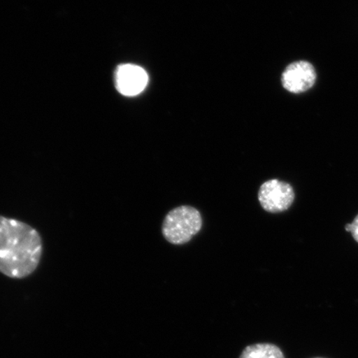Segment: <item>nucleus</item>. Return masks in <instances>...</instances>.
<instances>
[{"label": "nucleus", "instance_id": "obj_1", "mask_svg": "<svg viewBox=\"0 0 358 358\" xmlns=\"http://www.w3.org/2000/svg\"><path fill=\"white\" fill-rule=\"evenodd\" d=\"M43 246L41 236L24 222L0 215V273L24 279L37 270Z\"/></svg>", "mask_w": 358, "mask_h": 358}, {"label": "nucleus", "instance_id": "obj_2", "mask_svg": "<svg viewBox=\"0 0 358 358\" xmlns=\"http://www.w3.org/2000/svg\"><path fill=\"white\" fill-rule=\"evenodd\" d=\"M203 226L200 213L191 206H181L170 211L162 226L164 238L173 245L189 243Z\"/></svg>", "mask_w": 358, "mask_h": 358}, {"label": "nucleus", "instance_id": "obj_3", "mask_svg": "<svg viewBox=\"0 0 358 358\" xmlns=\"http://www.w3.org/2000/svg\"><path fill=\"white\" fill-rule=\"evenodd\" d=\"M294 196L292 186L278 179H271L264 182L258 192L262 207L272 213L288 210L294 203Z\"/></svg>", "mask_w": 358, "mask_h": 358}, {"label": "nucleus", "instance_id": "obj_4", "mask_svg": "<svg viewBox=\"0 0 358 358\" xmlns=\"http://www.w3.org/2000/svg\"><path fill=\"white\" fill-rule=\"evenodd\" d=\"M316 78V71L310 62L299 61L286 67L282 74L281 83L288 92L298 94L312 88Z\"/></svg>", "mask_w": 358, "mask_h": 358}, {"label": "nucleus", "instance_id": "obj_5", "mask_svg": "<svg viewBox=\"0 0 358 358\" xmlns=\"http://www.w3.org/2000/svg\"><path fill=\"white\" fill-rule=\"evenodd\" d=\"M148 80L146 71L142 67L133 64L120 66L115 73L116 88L127 96H137L144 91Z\"/></svg>", "mask_w": 358, "mask_h": 358}, {"label": "nucleus", "instance_id": "obj_6", "mask_svg": "<svg viewBox=\"0 0 358 358\" xmlns=\"http://www.w3.org/2000/svg\"><path fill=\"white\" fill-rule=\"evenodd\" d=\"M240 358H285L279 347L271 343H257L246 347Z\"/></svg>", "mask_w": 358, "mask_h": 358}, {"label": "nucleus", "instance_id": "obj_7", "mask_svg": "<svg viewBox=\"0 0 358 358\" xmlns=\"http://www.w3.org/2000/svg\"><path fill=\"white\" fill-rule=\"evenodd\" d=\"M345 229L347 231L351 232L353 238L358 243V215L352 224H347Z\"/></svg>", "mask_w": 358, "mask_h": 358}, {"label": "nucleus", "instance_id": "obj_8", "mask_svg": "<svg viewBox=\"0 0 358 358\" xmlns=\"http://www.w3.org/2000/svg\"><path fill=\"white\" fill-rule=\"evenodd\" d=\"M316 358H321V357H316Z\"/></svg>", "mask_w": 358, "mask_h": 358}]
</instances>
